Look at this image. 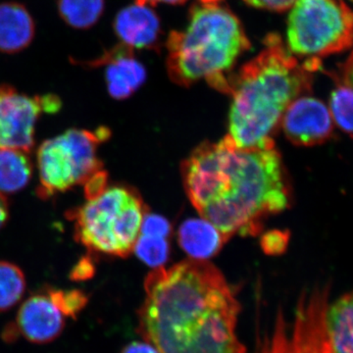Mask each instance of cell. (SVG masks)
Here are the masks:
<instances>
[{
	"mask_svg": "<svg viewBox=\"0 0 353 353\" xmlns=\"http://www.w3.org/2000/svg\"><path fill=\"white\" fill-rule=\"evenodd\" d=\"M145 292L139 332L158 352L245 353L236 334L240 303L208 260L155 268Z\"/></svg>",
	"mask_w": 353,
	"mask_h": 353,
	"instance_id": "obj_1",
	"label": "cell"
},
{
	"mask_svg": "<svg viewBox=\"0 0 353 353\" xmlns=\"http://www.w3.org/2000/svg\"><path fill=\"white\" fill-rule=\"evenodd\" d=\"M181 171L190 201L225 243L236 234H259L265 218L283 212L292 199L276 146L240 148L226 136L197 146Z\"/></svg>",
	"mask_w": 353,
	"mask_h": 353,
	"instance_id": "obj_2",
	"label": "cell"
},
{
	"mask_svg": "<svg viewBox=\"0 0 353 353\" xmlns=\"http://www.w3.org/2000/svg\"><path fill=\"white\" fill-rule=\"evenodd\" d=\"M313 73L271 34L263 50L234 74L227 137L243 148H272L283 116L297 97L310 92Z\"/></svg>",
	"mask_w": 353,
	"mask_h": 353,
	"instance_id": "obj_3",
	"label": "cell"
},
{
	"mask_svg": "<svg viewBox=\"0 0 353 353\" xmlns=\"http://www.w3.org/2000/svg\"><path fill=\"white\" fill-rule=\"evenodd\" d=\"M250 48L243 24L229 8L199 2L190 9L187 27L169 36L167 70L176 85L204 80L229 94L234 64Z\"/></svg>",
	"mask_w": 353,
	"mask_h": 353,
	"instance_id": "obj_4",
	"label": "cell"
},
{
	"mask_svg": "<svg viewBox=\"0 0 353 353\" xmlns=\"http://www.w3.org/2000/svg\"><path fill=\"white\" fill-rule=\"evenodd\" d=\"M145 215V204L134 190L108 187L72 213V219L77 240L88 250L127 257L134 252Z\"/></svg>",
	"mask_w": 353,
	"mask_h": 353,
	"instance_id": "obj_5",
	"label": "cell"
},
{
	"mask_svg": "<svg viewBox=\"0 0 353 353\" xmlns=\"http://www.w3.org/2000/svg\"><path fill=\"white\" fill-rule=\"evenodd\" d=\"M287 26V48L296 58H322L353 46V11L343 0H296Z\"/></svg>",
	"mask_w": 353,
	"mask_h": 353,
	"instance_id": "obj_6",
	"label": "cell"
},
{
	"mask_svg": "<svg viewBox=\"0 0 353 353\" xmlns=\"http://www.w3.org/2000/svg\"><path fill=\"white\" fill-rule=\"evenodd\" d=\"M108 137L105 128L95 132L73 129L44 141L38 150L39 196L50 197L83 185L101 171L97 148Z\"/></svg>",
	"mask_w": 353,
	"mask_h": 353,
	"instance_id": "obj_7",
	"label": "cell"
},
{
	"mask_svg": "<svg viewBox=\"0 0 353 353\" xmlns=\"http://www.w3.org/2000/svg\"><path fill=\"white\" fill-rule=\"evenodd\" d=\"M329 285L304 292L292 318L281 312L257 353H332L326 333Z\"/></svg>",
	"mask_w": 353,
	"mask_h": 353,
	"instance_id": "obj_8",
	"label": "cell"
},
{
	"mask_svg": "<svg viewBox=\"0 0 353 353\" xmlns=\"http://www.w3.org/2000/svg\"><path fill=\"white\" fill-rule=\"evenodd\" d=\"M60 108L61 102L55 95L31 97L9 85H0V148L29 152L39 115L57 112Z\"/></svg>",
	"mask_w": 353,
	"mask_h": 353,
	"instance_id": "obj_9",
	"label": "cell"
},
{
	"mask_svg": "<svg viewBox=\"0 0 353 353\" xmlns=\"http://www.w3.org/2000/svg\"><path fill=\"white\" fill-rule=\"evenodd\" d=\"M281 126L294 145L314 146L331 139L334 123L328 106L307 94L290 103L283 116Z\"/></svg>",
	"mask_w": 353,
	"mask_h": 353,
	"instance_id": "obj_10",
	"label": "cell"
},
{
	"mask_svg": "<svg viewBox=\"0 0 353 353\" xmlns=\"http://www.w3.org/2000/svg\"><path fill=\"white\" fill-rule=\"evenodd\" d=\"M20 336L37 345L57 340L63 332L64 316L46 294L29 297L21 305L15 322Z\"/></svg>",
	"mask_w": 353,
	"mask_h": 353,
	"instance_id": "obj_11",
	"label": "cell"
},
{
	"mask_svg": "<svg viewBox=\"0 0 353 353\" xmlns=\"http://www.w3.org/2000/svg\"><path fill=\"white\" fill-rule=\"evenodd\" d=\"M94 65H105L109 94L119 101L134 94L146 79L145 67L134 57L132 48L123 43L108 51Z\"/></svg>",
	"mask_w": 353,
	"mask_h": 353,
	"instance_id": "obj_12",
	"label": "cell"
},
{
	"mask_svg": "<svg viewBox=\"0 0 353 353\" xmlns=\"http://www.w3.org/2000/svg\"><path fill=\"white\" fill-rule=\"evenodd\" d=\"M114 30L128 48L150 50L157 48L160 22L150 6L136 3L117 14L114 21Z\"/></svg>",
	"mask_w": 353,
	"mask_h": 353,
	"instance_id": "obj_13",
	"label": "cell"
},
{
	"mask_svg": "<svg viewBox=\"0 0 353 353\" xmlns=\"http://www.w3.org/2000/svg\"><path fill=\"white\" fill-rule=\"evenodd\" d=\"M34 22L22 4L0 3V52H20L30 46L34 37Z\"/></svg>",
	"mask_w": 353,
	"mask_h": 353,
	"instance_id": "obj_14",
	"label": "cell"
},
{
	"mask_svg": "<svg viewBox=\"0 0 353 353\" xmlns=\"http://www.w3.org/2000/svg\"><path fill=\"white\" fill-rule=\"evenodd\" d=\"M333 80L329 110L334 126L353 136V50L345 61L327 72Z\"/></svg>",
	"mask_w": 353,
	"mask_h": 353,
	"instance_id": "obj_15",
	"label": "cell"
},
{
	"mask_svg": "<svg viewBox=\"0 0 353 353\" xmlns=\"http://www.w3.org/2000/svg\"><path fill=\"white\" fill-rule=\"evenodd\" d=\"M332 353H353V290L328 305L325 318Z\"/></svg>",
	"mask_w": 353,
	"mask_h": 353,
	"instance_id": "obj_16",
	"label": "cell"
},
{
	"mask_svg": "<svg viewBox=\"0 0 353 353\" xmlns=\"http://www.w3.org/2000/svg\"><path fill=\"white\" fill-rule=\"evenodd\" d=\"M179 241L190 259L199 260L214 256L225 243L220 232L203 218L183 223L179 230Z\"/></svg>",
	"mask_w": 353,
	"mask_h": 353,
	"instance_id": "obj_17",
	"label": "cell"
},
{
	"mask_svg": "<svg viewBox=\"0 0 353 353\" xmlns=\"http://www.w3.org/2000/svg\"><path fill=\"white\" fill-rule=\"evenodd\" d=\"M32 166L28 152L0 148V192L14 194L24 189L31 180Z\"/></svg>",
	"mask_w": 353,
	"mask_h": 353,
	"instance_id": "obj_18",
	"label": "cell"
},
{
	"mask_svg": "<svg viewBox=\"0 0 353 353\" xmlns=\"http://www.w3.org/2000/svg\"><path fill=\"white\" fill-rule=\"evenodd\" d=\"M58 12L65 23L85 30L97 24L104 10V0H58Z\"/></svg>",
	"mask_w": 353,
	"mask_h": 353,
	"instance_id": "obj_19",
	"label": "cell"
},
{
	"mask_svg": "<svg viewBox=\"0 0 353 353\" xmlns=\"http://www.w3.org/2000/svg\"><path fill=\"white\" fill-rule=\"evenodd\" d=\"M24 273L15 264L0 261V312L9 310L19 303L24 294Z\"/></svg>",
	"mask_w": 353,
	"mask_h": 353,
	"instance_id": "obj_20",
	"label": "cell"
},
{
	"mask_svg": "<svg viewBox=\"0 0 353 353\" xmlns=\"http://www.w3.org/2000/svg\"><path fill=\"white\" fill-rule=\"evenodd\" d=\"M169 245L166 238L139 234L134 252L139 259L153 268L163 266L169 256Z\"/></svg>",
	"mask_w": 353,
	"mask_h": 353,
	"instance_id": "obj_21",
	"label": "cell"
},
{
	"mask_svg": "<svg viewBox=\"0 0 353 353\" xmlns=\"http://www.w3.org/2000/svg\"><path fill=\"white\" fill-rule=\"evenodd\" d=\"M50 301L63 316L75 319L79 313L87 306V294L80 290H52L48 292Z\"/></svg>",
	"mask_w": 353,
	"mask_h": 353,
	"instance_id": "obj_22",
	"label": "cell"
},
{
	"mask_svg": "<svg viewBox=\"0 0 353 353\" xmlns=\"http://www.w3.org/2000/svg\"><path fill=\"white\" fill-rule=\"evenodd\" d=\"M171 226L168 221L161 216L145 215L141 228V234L166 238L170 234Z\"/></svg>",
	"mask_w": 353,
	"mask_h": 353,
	"instance_id": "obj_23",
	"label": "cell"
},
{
	"mask_svg": "<svg viewBox=\"0 0 353 353\" xmlns=\"http://www.w3.org/2000/svg\"><path fill=\"white\" fill-rule=\"evenodd\" d=\"M289 238V234H285L284 232L272 231L262 238V248L268 254H280L287 248Z\"/></svg>",
	"mask_w": 353,
	"mask_h": 353,
	"instance_id": "obj_24",
	"label": "cell"
},
{
	"mask_svg": "<svg viewBox=\"0 0 353 353\" xmlns=\"http://www.w3.org/2000/svg\"><path fill=\"white\" fill-rule=\"evenodd\" d=\"M246 3L256 8L267 9L272 11H285L296 0H243Z\"/></svg>",
	"mask_w": 353,
	"mask_h": 353,
	"instance_id": "obj_25",
	"label": "cell"
},
{
	"mask_svg": "<svg viewBox=\"0 0 353 353\" xmlns=\"http://www.w3.org/2000/svg\"><path fill=\"white\" fill-rule=\"evenodd\" d=\"M94 275V264L90 259H83L78 262L71 271L72 280L76 282L88 280Z\"/></svg>",
	"mask_w": 353,
	"mask_h": 353,
	"instance_id": "obj_26",
	"label": "cell"
},
{
	"mask_svg": "<svg viewBox=\"0 0 353 353\" xmlns=\"http://www.w3.org/2000/svg\"><path fill=\"white\" fill-rule=\"evenodd\" d=\"M121 353H159L145 341H134L130 343Z\"/></svg>",
	"mask_w": 353,
	"mask_h": 353,
	"instance_id": "obj_27",
	"label": "cell"
},
{
	"mask_svg": "<svg viewBox=\"0 0 353 353\" xmlns=\"http://www.w3.org/2000/svg\"><path fill=\"white\" fill-rule=\"evenodd\" d=\"M187 0H136V3L143 6H157L158 3L182 4ZM202 3H210V2H218V0H199Z\"/></svg>",
	"mask_w": 353,
	"mask_h": 353,
	"instance_id": "obj_28",
	"label": "cell"
},
{
	"mask_svg": "<svg viewBox=\"0 0 353 353\" xmlns=\"http://www.w3.org/2000/svg\"><path fill=\"white\" fill-rule=\"evenodd\" d=\"M20 336L19 331H18L17 327H16L15 323L9 324L8 326L4 329L3 334H2V338L6 340L7 343H14L17 340L18 336Z\"/></svg>",
	"mask_w": 353,
	"mask_h": 353,
	"instance_id": "obj_29",
	"label": "cell"
},
{
	"mask_svg": "<svg viewBox=\"0 0 353 353\" xmlns=\"http://www.w3.org/2000/svg\"><path fill=\"white\" fill-rule=\"evenodd\" d=\"M9 209L8 202L3 194L0 192V228L3 227L7 219H8Z\"/></svg>",
	"mask_w": 353,
	"mask_h": 353,
	"instance_id": "obj_30",
	"label": "cell"
}]
</instances>
